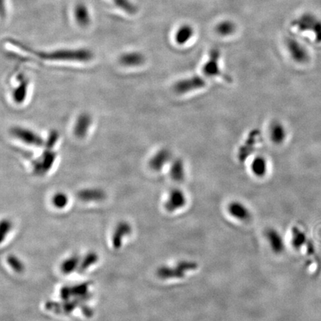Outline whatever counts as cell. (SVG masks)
Here are the masks:
<instances>
[{"label": "cell", "instance_id": "obj_13", "mask_svg": "<svg viewBox=\"0 0 321 321\" xmlns=\"http://www.w3.org/2000/svg\"><path fill=\"white\" fill-rule=\"evenodd\" d=\"M265 237L269 242L272 252L275 254H281L285 251V242L281 233L273 228L265 230Z\"/></svg>", "mask_w": 321, "mask_h": 321}, {"label": "cell", "instance_id": "obj_26", "mask_svg": "<svg viewBox=\"0 0 321 321\" xmlns=\"http://www.w3.org/2000/svg\"><path fill=\"white\" fill-rule=\"evenodd\" d=\"M75 20L82 26H87L89 23V14L86 6L78 5L75 9Z\"/></svg>", "mask_w": 321, "mask_h": 321}, {"label": "cell", "instance_id": "obj_22", "mask_svg": "<svg viewBox=\"0 0 321 321\" xmlns=\"http://www.w3.org/2000/svg\"><path fill=\"white\" fill-rule=\"evenodd\" d=\"M99 256L97 253L90 251L87 253L80 260V265L78 267V272L79 274H84L91 266L97 263Z\"/></svg>", "mask_w": 321, "mask_h": 321}, {"label": "cell", "instance_id": "obj_29", "mask_svg": "<svg viewBox=\"0 0 321 321\" xmlns=\"http://www.w3.org/2000/svg\"><path fill=\"white\" fill-rule=\"evenodd\" d=\"M12 223L11 220H3L0 224V238H1V242H3L6 237H7L8 234L11 232L12 229Z\"/></svg>", "mask_w": 321, "mask_h": 321}, {"label": "cell", "instance_id": "obj_17", "mask_svg": "<svg viewBox=\"0 0 321 321\" xmlns=\"http://www.w3.org/2000/svg\"><path fill=\"white\" fill-rule=\"evenodd\" d=\"M228 211L231 217L240 220V221H249L251 219V213L249 209L240 201H231L228 204Z\"/></svg>", "mask_w": 321, "mask_h": 321}, {"label": "cell", "instance_id": "obj_6", "mask_svg": "<svg viewBox=\"0 0 321 321\" xmlns=\"http://www.w3.org/2000/svg\"><path fill=\"white\" fill-rule=\"evenodd\" d=\"M89 287H90L89 283H82L71 286H66L61 289L60 294L64 301H67L71 299H79L86 302L91 297Z\"/></svg>", "mask_w": 321, "mask_h": 321}, {"label": "cell", "instance_id": "obj_7", "mask_svg": "<svg viewBox=\"0 0 321 321\" xmlns=\"http://www.w3.org/2000/svg\"><path fill=\"white\" fill-rule=\"evenodd\" d=\"M206 86V81L202 77L195 75L176 82L174 86L175 92L178 94H187L202 89Z\"/></svg>", "mask_w": 321, "mask_h": 321}, {"label": "cell", "instance_id": "obj_28", "mask_svg": "<svg viewBox=\"0 0 321 321\" xmlns=\"http://www.w3.org/2000/svg\"><path fill=\"white\" fill-rule=\"evenodd\" d=\"M7 262L14 272H17V273H22V272H24V263L20 258L17 257L15 255H10V256H8Z\"/></svg>", "mask_w": 321, "mask_h": 321}, {"label": "cell", "instance_id": "obj_19", "mask_svg": "<svg viewBox=\"0 0 321 321\" xmlns=\"http://www.w3.org/2000/svg\"><path fill=\"white\" fill-rule=\"evenodd\" d=\"M270 138L275 144H281L284 142L287 135L286 127L280 121H275L272 123L269 129Z\"/></svg>", "mask_w": 321, "mask_h": 321}, {"label": "cell", "instance_id": "obj_21", "mask_svg": "<svg viewBox=\"0 0 321 321\" xmlns=\"http://www.w3.org/2000/svg\"><path fill=\"white\" fill-rule=\"evenodd\" d=\"M81 258L78 255H72L64 259L61 265V270L64 275H70L74 272H78Z\"/></svg>", "mask_w": 321, "mask_h": 321}, {"label": "cell", "instance_id": "obj_3", "mask_svg": "<svg viewBox=\"0 0 321 321\" xmlns=\"http://www.w3.org/2000/svg\"><path fill=\"white\" fill-rule=\"evenodd\" d=\"M199 264L196 261L181 260L174 265H162L156 271V275L163 281L182 279L189 272L197 270Z\"/></svg>", "mask_w": 321, "mask_h": 321}, {"label": "cell", "instance_id": "obj_24", "mask_svg": "<svg viewBox=\"0 0 321 321\" xmlns=\"http://www.w3.org/2000/svg\"><path fill=\"white\" fill-rule=\"evenodd\" d=\"M193 35V30L191 27L188 26H183L180 27L176 31L175 39L176 42L179 45H184L187 43Z\"/></svg>", "mask_w": 321, "mask_h": 321}, {"label": "cell", "instance_id": "obj_11", "mask_svg": "<svg viewBox=\"0 0 321 321\" xmlns=\"http://www.w3.org/2000/svg\"><path fill=\"white\" fill-rule=\"evenodd\" d=\"M220 53L217 49H213L210 51V56L207 62L204 64L202 72L206 76L209 78L223 76V72L220 66Z\"/></svg>", "mask_w": 321, "mask_h": 321}, {"label": "cell", "instance_id": "obj_5", "mask_svg": "<svg viewBox=\"0 0 321 321\" xmlns=\"http://www.w3.org/2000/svg\"><path fill=\"white\" fill-rule=\"evenodd\" d=\"M10 133L14 138L26 145L37 147H43L45 145V139L31 129L17 126L11 129Z\"/></svg>", "mask_w": 321, "mask_h": 321}, {"label": "cell", "instance_id": "obj_14", "mask_svg": "<svg viewBox=\"0 0 321 321\" xmlns=\"http://www.w3.org/2000/svg\"><path fill=\"white\" fill-rule=\"evenodd\" d=\"M132 233V226L128 222L121 221L118 223L113 237H112V243L115 249H119L123 245V240L124 237L130 235Z\"/></svg>", "mask_w": 321, "mask_h": 321}, {"label": "cell", "instance_id": "obj_23", "mask_svg": "<svg viewBox=\"0 0 321 321\" xmlns=\"http://www.w3.org/2000/svg\"><path fill=\"white\" fill-rule=\"evenodd\" d=\"M251 171L257 177H263L267 174V161L263 156H256L251 163Z\"/></svg>", "mask_w": 321, "mask_h": 321}, {"label": "cell", "instance_id": "obj_1", "mask_svg": "<svg viewBox=\"0 0 321 321\" xmlns=\"http://www.w3.org/2000/svg\"><path fill=\"white\" fill-rule=\"evenodd\" d=\"M39 58L45 61H61V62H89L93 58L92 52L85 48L69 49L61 48L51 51L36 52Z\"/></svg>", "mask_w": 321, "mask_h": 321}, {"label": "cell", "instance_id": "obj_27", "mask_svg": "<svg viewBox=\"0 0 321 321\" xmlns=\"http://www.w3.org/2000/svg\"><path fill=\"white\" fill-rule=\"evenodd\" d=\"M69 196L64 192H58L51 197V204L57 209H64L69 204Z\"/></svg>", "mask_w": 321, "mask_h": 321}, {"label": "cell", "instance_id": "obj_10", "mask_svg": "<svg viewBox=\"0 0 321 321\" xmlns=\"http://www.w3.org/2000/svg\"><path fill=\"white\" fill-rule=\"evenodd\" d=\"M93 119L89 113H83L77 117L73 127V133L78 139H83L87 136L92 125Z\"/></svg>", "mask_w": 321, "mask_h": 321}, {"label": "cell", "instance_id": "obj_16", "mask_svg": "<svg viewBox=\"0 0 321 321\" xmlns=\"http://www.w3.org/2000/svg\"><path fill=\"white\" fill-rule=\"evenodd\" d=\"M77 197L84 202H92L104 200L106 194L102 189L97 187H87L79 190L77 193Z\"/></svg>", "mask_w": 321, "mask_h": 321}, {"label": "cell", "instance_id": "obj_18", "mask_svg": "<svg viewBox=\"0 0 321 321\" xmlns=\"http://www.w3.org/2000/svg\"><path fill=\"white\" fill-rule=\"evenodd\" d=\"M119 62L124 67H138L144 64L145 58L143 54L138 51H130L123 54L119 58Z\"/></svg>", "mask_w": 321, "mask_h": 321}, {"label": "cell", "instance_id": "obj_9", "mask_svg": "<svg viewBox=\"0 0 321 321\" xmlns=\"http://www.w3.org/2000/svg\"><path fill=\"white\" fill-rule=\"evenodd\" d=\"M187 204V196L183 190L174 188L168 194V199L165 202V209L170 213L180 210Z\"/></svg>", "mask_w": 321, "mask_h": 321}, {"label": "cell", "instance_id": "obj_20", "mask_svg": "<svg viewBox=\"0 0 321 321\" xmlns=\"http://www.w3.org/2000/svg\"><path fill=\"white\" fill-rule=\"evenodd\" d=\"M185 166L184 161L180 158H176L172 160L171 168H170V175L171 179L176 182H182L185 179Z\"/></svg>", "mask_w": 321, "mask_h": 321}, {"label": "cell", "instance_id": "obj_12", "mask_svg": "<svg viewBox=\"0 0 321 321\" xmlns=\"http://www.w3.org/2000/svg\"><path fill=\"white\" fill-rule=\"evenodd\" d=\"M172 160V153L171 150L166 148H163L157 151L149 161V167L152 171H162L165 165H168Z\"/></svg>", "mask_w": 321, "mask_h": 321}, {"label": "cell", "instance_id": "obj_30", "mask_svg": "<svg viewBox=\"0 0 321 321\" xmlns=\"http://www.w3.org/2000/svg\"><path fill=\"white\" fill-rule=\"evenodd\" d=\"M59 133L57 130H51L48 134V138L45 139V145L43 148H48V149H54L55 146L56 145L58 139H59Z\"/></svg>", "mask_w": 321, "mask_h": 321}, {"label": "cell", "instance_id": "obj_31", "mask_svg": "<svg viewBox=\"0 0 321 321\" xmlns=\"http://www.w3.org/2000/svg\"><path fill=\"white\" fill-rule=\"evenodd\" d=\"M234 31V27L229 22H223L217 26V31L223 36H228L232 34Z\"/></svg>", "mask_w": 321, "mask_h": 321}, {"label": "cell", "instance_id": "obj_2", "mask_svg": "<svg viewBox=\"0 0 321 321\" xmlns=\"http://www.w3.org/2000/svg\"><path fill=\"white\" fill-rule=\"evenodd\" d=\"M294 28L299 32L308 34L317 44H321V17L314 12L300 14L294 20Z\"/></svg>", "mask_w": 321, "mask_h": 321}, {"label": "cell", "instance_id": "obj_15", "mask_svg": "<svg viewBox=\"0 0 321 321\" xmlns=\"http://www.w3.org/2000/svg\"><path fill=\"white\" fill-rule=\"evenodd\" d=\"M17 80H18V84L14 88L12 91V98L14 103L17 104H22L24 103L28 96L29 82L25 75L22 74L18 75Z\"/></svg>", "mask_w": 321, "mask_h": 321}, {"label": "cell", "instance_id": "obj_4", "mask_svg": "<svg viewBox=\"0 0 321 321\" xmlns=\"http://www.w3.org/2000/svg\"><path fill=\"white\" fill-rule=\"evenodd\" d=\"M58 154L54 149L44 148L43 152L32 162V171L37 176H44L52 169Z\"/></svg>", "mask_w": 321, "mask_h": 321}, {"label": "cell", "instance_id": "obj_25", "mask_svg": "<svg viewBox=\"0 0 321 321\" xmlns=\"http://www.w3.org/2000/svg\"><path fill=\"white\" fill-rule=\"evenodd\" d=\"M292 243L296 249H300L307 242V237L303 231L297 227L292 229Z\"/></svg>", "mask_w": 321, "mask_h": 321}, {"label": "cell", "instance_id": "obj_8", "mask_svg": "<svg viewBox=\"0 0 321 321\" xmlns=\"http://www.w3.org/2000/svg\"><path fill=\"white\" fill-rule=\"evenodd\" d=\"M286 47L291 58L297 64H304L309 61V52L300 41L294 38H289L286 41Z\"/></svg>", "mask_w": 321, "mask_h": 321}, {"label": "cell", "instance_id": "obj_32", "mask_svg": "<svg viewBox=\"0 0 321 321\" xmlns=\"http://www.w3.org/2000/svg\"><path fill=\"white\" fill-rule=\"evenodd\" d=\"M116 5L121 7V9H125V10L130 12L132 11V4H130L128 0H115Z\"/></svg>", "mask_w": 321, "mask_h": 321}]
</instances>
